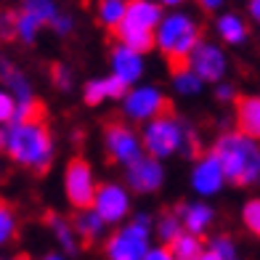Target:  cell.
Instances as JSON below:
<instances>
[{
	"mask_svg": "<svg viewBox=\"0 0 260 260\" xmlns=\"http://www.w3.org/2000/svg\"><path fill=\"white\" fill-rule=\"evenodd\" d=\"M236 127L260 141V96H244L236 101Z\"/></svg>",
	"mask_w": 260,
	"mask_h": 260,
	"instance_id": "obj_20",
	"label": "cell"
},
{
	"mask_svg": "<svg viewBox=\"0 0 260 260\" xmlns=\"http://www.w3.org/2000/svg\"><path fill=\"white\" fill-rule=\"evenodd\" d=\"M215 35L220 43L226 45H244L250 38V27H247V19L236 11H223L215 16Z\"/></svg>",
	"mask_w": 260,
	"mask_h": 260,
	"instance_id": "obj_18",
	"label": "cell"
},
{
	"mask_svg": "<svg viewBox=\"0 0 260 260\" xmlns=\"http://www.w3.org/2000/svg\"><path fill=\"white\" fill-rule=\"evenodd\" d=\"M40 260H69V255H64L61 250H53V252H45Z\"/></svg>",
	"mask_w": 260,
	"mask_h": 260,
	"instance_id": "obj_41",
	"label": "cell"
},
{
	"mask_svg": "<svg viewBox=\"0 0 260 260\" xmlns=\"http://www.w3.org/2000/svg\"><path fill=\"white\" fill-rule=\"evenodd\" d=\"M130 205H133L130 188L122 186V183H114V181L101 183L96 199H93V210H96L109 226H122V223H127L133 218L130 215Z\"/></svg>",
	"mask_w": 260,
	"mask_h": 260,
	"instance_id": "obj_8",
	"label": "cell"
},
{
	"mask_svg": "<svg viewBox=\"0 0 260 260\" xmlns=\"http://www.w3.org/2000/svg\"><path fill=\"white\" fill-rule=\"evenodd\" d=\"M19 11H21V14H27L29 19H35L40 27H51L53 19L61 14L56 0H21Z\"/></svg>",
	"mask_w": 260,
	"mask_h": 260,
	"instance_id": "obj_23",
	"label": "cell"
},
{
	"mask_svg": "<svg viewBox=\"0 0 260 260\" xmlns=\"http://www.w3.org/2000/svg\"><path fill=\"white\" fill-rule=\"evenodd\" d=\"M72 226L80 236V242H101L104 236H106V229H109V223H106L101 215L93 207L88 210H77L75 212V218H72Z\"/></svg>",
	"mask_w": 260,
	"mask_h": 260,
	"instance_id": "obj_19",
	"label": "cell"
},
{
	"mask_svg": "<svg viewBox=\"0 0 260 260\" xmlns=\"http://www.w3.org/2000/svg\"><path fill=\"white\" fill-rule=\"evenodd\" d=\"M51 29L56 32V35H61V38H67L69 32L75 29V19L69 16V14H58L56 19H53V24H51Z\"/></svg>",
	"mask_w": 260,
	"mask_h": 260,
	"instance_id": "obj_35",
	"label": "cell"
},
{
	"mask_svg": "<svg viewBox=\"0 0 260 260\" xmlns=\"http://www.w3.org/2000/svg\"><path fill=\"white\" fill-rule=\"evenodd\" d=\"M170 82H173V90L178 93V96H183V99L199 96V93H202V88H205V82L199 80V77L194 75V69H188L186 64L178 67V69H173Z\"/></svg>",
	"mask_w": 260,
	"mask_h": 260,
	"instance_id": "obj_24",
	"label": "cell"
},
{
	"mask_svg": "<svg viewBox=\"0 0 260 260\" xmlns=\"http://www.w3.org/2000/svg\"><path fill=\"white\" fill-rule=\"evenodd\" d=\"M0 151H6V127H0Z\"/></svg>",
	"mask_w": 260,
	"mask_h": 260,
	"instance_id": "obj_43",
	"label": "cell"
},
{
	"mask_svg": "<svg viewBox=\"0 0 260 260\" xmlns=\"http://www.w3.org/2000/svg\"><path fill=\"white\" fill-rule=\"evenodd\" d=\"M104 146L109 151V157L122 165V168H130L136 165L141 157H146V149H144V138H141L136 130H130L127 125H109L104 130Z\"/></svg>",
	"mask_w": 260,
	"mask_h": 260,
	"instance_id": "obj_10",
	"label": "cell"
},
{
	"mask_svg": "<svg viewBox=\"0 0 260 260\" xmlns=\"http://www.w3.org/2000/svg\"><path fill=\"white\" fill-rule=\"evenodd\" d=\"M207 250L215 252L220 260H236V242L229 234H215L207 239Z\"/></svg>",
	"mask_w": 260,
	"mask_h": 260,
	"instance_id": "obj_30",
	"label": "cell"
},
{
	"mask_svg": "<svg viewBox=\"0 0 260 260\" xmlns=\"http://www.w3.org/2000/svg\"><path fill=\"white\" fill-rule=\"evenodd\" d=\"M212 151L226 170L229 183L260 186V141L244 136L242 130H229L215 138Z\"/></svg>",
	"mask_w": 260,
	"mask_h": 260,
	"instance_id": "obj_2",
	"label": "cell"
},
{
	"mask_svg": "<svg viewBox=\"0 0 260 260\" xmlns=\"http://www.w3.org/2000/svg\"><path fill=\"white\" fill-rule=\"evenodd\" d=\"M199 43H202V29H199L197 16L186 14L181 8L168 11L154 32V48L175 64L188 61V56Z\"/></svg>",
	"mask_w": 260,
	"mask_h": 260,
	"instance_id": "obj_4",
	"label": "cell"
},
{
	"mask_svg": "<svg viewBox=\"0 0 260 260\" xmlns=\"http://www.w3.org/2000/svg\"><path fill=\"white\" fill-rule=\"evenodd\" d=\"M16 234H19V218H16V210L11 207L8 202H3V199H0V250L14 242V239H16Z\"/></svg>",
	"mask_w": 260,
	"mask_h": 260,
	"instance_id": "obj_27",
	"label": "cell"
},
{
	"mask_svg": "<svg viewBox=\"0 0 260 260\" xmlns=\"http://www.w3.org/2000/svg\"><path fill=\"white\" fill-rule=\"evenodd\" d=\"M170 250H173V257H175V260H197L199 255L207 250V244L202 242V236L183 231L178 239L170 244Z\"/></svg>",
	"mask_w": 260,
	"mask_h": 260,
	"instance_id": "obj_26",
	"label": "cell"
},
{
	"mask_svg": "<svg viewBox=\"0 0 260 260\" xmlns=\"http://www.w3.org/2000/svg\"><path fill=\"white\" fill-rule=\"evenodd\" d=\"M16 260H27V257H16Z\"/></svg>",
	"mask_w": 260,
	"mask_h": 260,
	"instance_id": "obj_44",
	"label": "cell"
},
{
	"mask_svg": "<svg viewBox=\"0 0 260 260\" xmlns=\"http://www.w3.org/2000/svg\"><path fill=\"white\" fill-rule=\"evenodd\" d=\"M16 38V14L11 11H0V40Z\"/></svg>",
	"mask_w": 260,
	"mask_h": 260,
	"instance_id": "obj_33",
	"label": "cell"
},
{
	"mask_svg": "<svg viewBox=\"0 0 260 260\" xmlns=\"http://www.w3.org/2000/svg\"><path fill=\"white\" fill-rule=\"evenodd\" d=\"M40 29H43V27H40L35 19H29L27 14H21V11L16 14V38L24 43V45H32L35 40H38Z\"/></svg>",
	"mask_w": 260,
	"mask_h": 260,
	"instance_id": "obj_31",
	"label": "cell"
},
{
	"mask_svg": "<svg viewBox=\"0 0 260 260\" xmlns=\"http://www.w3.org/2000/svg\"><path fill=\"white\" fill-rule=\"evenodd\" d=\"M125 93H127V85H122L114 75H104V77L88 80V85L82 88V101H85L88 106H99L104 101L122 99Z\"/></svg>",
	"mask_w": 260,
	"mask_h": 260,
	"instance_id": "obj_17",
	"label": "cell"
},
{
	"mask_svg": "<svg viewBox=\"0 0 260 260\" xmlns=\"http://www.w3.org/2000/svg\"><path fill=\"white\" fill-rule=\"evenodd\" d=\"M144 260H175V257H173V250L168 244H154Z\"/></svg>",
	"mask_w": 260,
	"mask_h": 260,
	"instance_id": "obj_37",
	"label": "cell"
},
{
	"mask_svg": "<svg viewBox=\"0 0 260 260\" xmlns=\"http://www.w3.org/2000/svg\"><path fill=\"white\" fill-rule=\"evenodd\" d=\"M109 67L117 80L122 82V85L133 88V85H141V77L146 72V61H144V53H138L133 48H127V45H114L112 53H109Z\"/></svg>",
	"mask_w": 260,
	"mask_h": 260,
	"instance_id": "obj_14",
	"label": "cell"
},
{
	"mask_svg": "<svg viewBox=\"0 0 260 260\" xmlns=\"http://www.w3.org/2000/svg\"><path fill=\"white\" fill-rule=\"evenodd\" d=\"M178 215H181V223H183V231L197 234V236H205L212 229V223H215V210H212L205 199L183 202L178 207Z\"/></svg>",
	"mask_w": 260,
	"mask_h": 260,
	"instance_id": "obj_16",
	"label": "cell"
},
{
	"mask_svg": "<svg viewBox=\"0 0 260 260\" xmlns=\"http://www.w3.org/2000/svg\"><path fill=\"white\" fill-rule=\"evenodd\" d=\"M0 260H3V257H0Z\"/></svg>",
	"mask_w": 260,
	"mask_h": 260,
	"instance_id": "obj_46",
	"label": "cell"
},
{
	"mask_svg": "<svg viewBox=\"0 0 260 260\" xmlns=\"http://www.w3.org/2000/svg\"><path fill=\"white\" fill-rule=\"evenodd\" d=\"M0 80H3V88L14 93V99L19 101L16 122L19 120H38L40 104H38V99H35V90H32L29 77L21 72V69H16L11 61L0 58Z\"/></svg>",
	"mask_w": 260,
	"mask_h": 260,
	"instance_id": "obj_11",
	"label": "cell"
},
{
	"mask_svg": "<svg viewBox=\"0 0 260 260\" xmlns=\"http://www.w3.org/2000/svg\"><path fill=\"white\" fill-rule=\"evenodd\" d=\"M117 38H120L122 45H127V48H133L138 53H146V51L154 48V35H151V32H138V29L120 27V29H117Z\"/></svg>",
	"mask_w": 260,
	"mask_h": 260,
	"instance_id": "obj_28",
	"label": "cell"
},
{
	"mask_svg": "<svg viewBox=\"0 0 260 260\" xmlns=\"http://www.w3.org/2000/svg\"><path fill=\"white\" fill-rule=\"evenodd\" d=\"M162 16H165V8L157 3V0H130L127 16L122 21V27L154 35L157 27H159V21H162Z\"/></svg>",
	"mask_w": 260,
	"mask_h": 260,
	"instance_id": "obj_15",
	"label": "cell"
},
{
	"mask_svg": "<svg viewBox=\"0 0 260 260\" xmlns=\"http://www.w3.org/2000/svg\"><path fill=\"white\" fill-rule=\"evenodd\" d=\"M242 226L250 231L252 236H257L260 239V197H252L247 199V202L242 205Z\"/></svg>",
	"mask_w": 260,
	"mask_h": 260,
	"instance_id": "obj_29",
	"label": "cell"
},
{
	"mask_svg": "<svg viewBox=\"0 0 260 260\" xmlns=\"http://www.w3.org/2000/svg\"><path fill=\"white\" fill-rule=\"evenodd\" d=\"M236 260H239V257H236Z\"/></svg>",
	"mask_w": 260,
	"mask_h": 260,
	"instance_id": "obj_45",
	"label": "cell"
},
{
	"mask_svg": "<svg viewBox=\"0 0 260 260\" xmlns=\"http://www.w3.org/2000/svg\"><path fill=\"white\" fill-rule=\"evenodd\" d=\"M215 99H218L220 104H231V101H236V88L229 85V82H218V85H215Z\"/></svg>",
	"mask_w": 260,
	"mask_h": 260,
	"instance_id": "obj_36",
	"label": "cell"
},
{
	"mask_svg": "<svg viewBox=\"0 0 260 260\" xmlns=\"http://www.w3.org/2000/svg\"><path fill=\"white\" fill-rule=\"evenodd\" d=\"M16 109H19V101L14 99V93L0 88V127H8L11 122H16Z\"/></svg>",
	"mask_w": 260,
	"mask_h": 260,
	"instance_id": "obj_32",
	"label": "cell"
},
{
	"mask_svg": "<svg viewBox=\"0 0 260 260\" xmlns=\"http://www.w3.org/2000/svg\"><path fill=\"white\" fill-rule=\"evenodd\" d=\"M183 234V223H181V215L178 210H170V212H162V215L154 220V236L159 239V244H173L178 236Z\"/></svg>",
	"mask_w": 260,
	"mask_h": 260,
	"instance_id": "obj_25",
	"label": "cell"
},
{
	"mask_svg": "<svg viewBox=\"0 0 260 260\" xmlns=\"http://www.w3.org/2000/svg\"><path fill=\"white\" fill-rule=\"evenodd\" d=\"M141 138H144L146 154L159 159V162L170 159L175 154L188 157L197 151V133L191 130V125L183 122L175 114H168V112L162 117H157V120L146 122Z\"/></svg>",
	"mask_w": 260,
	"mask_h": 260,
	"instance_id": "obj_3",
	"label": "cell"
},
{
	"mask_svg": "<svg viewBox=\"0 0 260 260\" xmlns=\"http://www.w3.org/2000/svg\"><path fill=\"white\" fill-rule=\"evenodd\" d=\"M188 183H191L194 194L199 199H210V197L223 191V186L229 183V178H226V170H223V165H220L215 151H207V154H202L194 162Z\"/></svg>",
	"mask_w": 260,
	"mask_h": 260,
	"instance_id": "obj_12",
	"label": "cell"
},
{
	"mask_svg": "<svg viewBox=\"0 0 260 260\" xmlns=\"http://www.w3.org/2000/svg\"><path fill=\"white\" fill-rule=\"evenodd\" d=\"M247 11H250V19L260 24V0H250V3H247Z\"/></svg>",
	"mask_w": 260,
	"mask_h": 260,
	"instance_id": "obj_39",
	"label": "cell"
},
{
	"mask_svg": "<svg viewBox=\"0 0 260 260\" xmlns=\"http://www.w3.org/2000/svg\"><path fill=\"white\" fill-rule=\"evenodd\" d=\"M99 186L101 183H96V173H93V168L85 159H72L67 165L64 194H67V202L75 210L93 207V199H96V194H99Z\"/></svg>",
	"mask_w": 260,
	"mask_h": 260,
	"instance_id": "obj_7",
	"label": "cell"
},
{
	"mask_svg": "<svg viewBox=\"0 0 260 260\" xmlns=\"http://www.w3.org/2000/svg\"><path fill=\"white\" fill-rule=\"evenodd\" d=\"M127 6H130V0H96V19H99V24L117 32L122 27L125 16H127Z\"/></svg>",
	"mask_w": 260,
	"mask_h": 260,
	"instance_id": "obj_22",
	"label": "cell"
},
{
	"mask_svg": "<svg viewBox=\"0 0 260 260\" xmlns=\"http://www.w3.org/2000/svg\"><path fill=\"white\" fill-rule=\"evenodd\" d=\"M197 260H220V257H218L215 252H210V250H205V252H202V255H199Z\"/></svg>",
	"mask_w": 260,
	"mask_h": 260,
	"instance_id": "obj_42",
	"label": "cell"
},
{
	"mask_svg": "<svg viewBox=\"0 0 260 260\" xmlns=\"http://www.w3.org/2000/svg\"><path fill=\"white\" fill-rule=\"evenodd\" d=\"M151 236H154L151 215L149 212H136L127 223L117 226V231L106 239L104 244L106 260H144L154 247Z\"/></svg>",
	"mask_w": 260,
	"mask_h": 260,
	"instance_id": "obj_5",
	"label": "cell"
},
{
	"mask_svg": "<svg viewBox=\"0 0 260 260\" xmlns=\"http://www.w3.org/2000/svg\"><path fill=\"white\" fill-rule=\"evenodd\" d=\"M168 109V96L162 93V88L151 85V82H141V85L127 88L122 96V114L130 122H151L157 117L165 114Z\"/></svg>",
	"mask_w": 260,
	"mask_h": 260,
	"instance_id": "obj_6",
	"label": "cell"
},
{
	"mask_svg": "<svg viewBox=\"0 0 260 260\" xmlns=\"http://www.w3.org/2000/svg\"><path fill=\"white\" fill-rule=\"evenodd\" d=\"M6 154L8 159L35 173H43L53 162L56 146L48 125L38 120H19L6 127Z\"/></svg>",
	"mask_w": 260,
	"mask_h": 260,
	"instance_id": "obj_1",
	"label": "cell"
},
{
	"mask_svg": "<svg viewBox=\"0 0 260 260\" xmlns=\"http://www.w3.org/2000/svg\"><path fill=\"white\" fill-rule=\"evenodd\" d=\"M157 3L162 6V8H170V11H175V8H181L186 0H157Z\"/></svg>",
	"mask_w": 260,
	"mask_h": 260,
	"instance_id": "obj_40",
	"label": "cell"
},
{
	"mask_svg": "<svg viewBox=\"0 0 260 260\" xmlns=\"http://www.w3.org/2000/svg\"><path fill=\"white\" fill-rule=\"evenodd\" d=\"M199 6H202L205 11H212V14H215V11H220L223 6H226V0H199Z\"/></svg>",
	"mask_w": 260,
	"mask_h": 260,
	"instance_id": "obj_38",
	"label": "cell"
},
{
	"mask_svg": "<svg viewBox=\"0 0 260 260\" xmlns=\"http://www.w3.org/2000/svg\"><path fill=\"white\" fill-rule=\"evenodd\" d=\"M186 67L194 69V75L202 82L218 85V82H223V77H226V72H229V56H226V51H223V45L202 40L191 51Z\"/></svg>",
	"mask_w": 260,
	"mask_h": 260,
	"instance_id": "obj_9",
	"label": "cell"
},
{
	"mask_svg": "<svg viewBox=\"0 0 260 260\" xmlns=\"http://www.w3.org/2000/svg\"><path fill=\"white\" fill-rule=\"evenodd\" d=\"M48 229L53 234V239L58 244V250H61L64 255H77L80 252V236L72 226V220H67L64 215H51L48 218Z\"/></svg>",
	"mask_w": 260,
	"mask_h": 260,
	"instance_id": "obj_21",
	"label": "cell"
},
{
	"mask_svg": "<svg viewBox=\"0 0 260 260\" xmlns=\"http://www.w3.org/2000/svg\"><path fill=\"white\" fill-rule=\"evenodd\" d=\"M125 178H127V188L133 194H157L165 186V168L162 162L154 157H141L136 165L125 168Z\"/></svg>",
	"mask_w": 260,
	"mask_h": 260,
	"instance_id": "obj_13",
	"label": "cell"
},
{
	"mask_svg": "<svg viewBox=\"0 0 260 260\" xmlns=\"http://www.w3.org/2000/svg\"><path fill=\"white\" fill-rule=\"evenodd\" d=\"M51 77L56 82V88H61V90H69V88H72V80H75L72 72H69V67H64V64H56Z\"/></svg>",
	"mask_w": 260,
	"mask_h": 260,
	"instance_id": "obj_34",
	"label": "cell"
}]
</instances>
